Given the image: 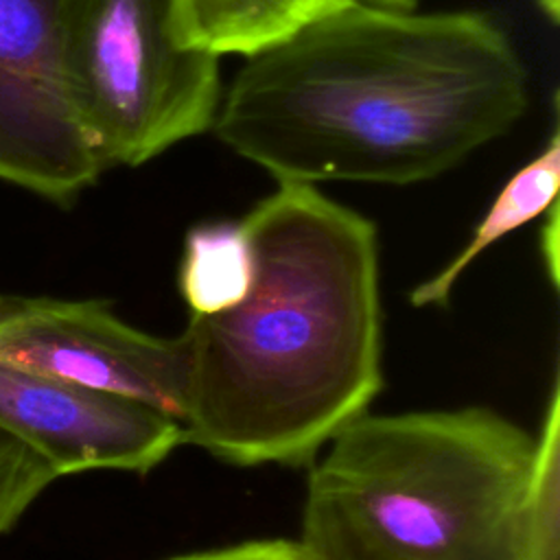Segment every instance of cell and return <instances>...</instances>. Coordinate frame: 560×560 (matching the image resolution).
Wrapping results in <instances>:
<instances>
[{
    "label": "cell",
    "instance_id": "11",
    "mask_svg": "<svg viewBox=\"0 0 560 560\" xmlns=\"http://www.w3.org/2000/svg\"><path fill=\"white\" fill-rule=\"evenodd\" d=\"M518 560H560V389H551L521 503Z\"/></svg>",
    "mask_w": 560,
    "mask_h": 560
},
{
    "label": "cell",
    "instance_id": "1",
    "mask_svg": "<svg viewBox=\"0 0 560 560\" xmlns=\"http://www.w3.org/2000/svg\"><path fill=\"white\" fill-rule=\"evenodd\" d=\"M527 68L481 11L348 0L245 57L212 131L278 182L407 186L508 133Z\"/></svg>",
    "mask_w": 560,
    "mask_h": 560
},
{
    "label": "cell",
    "instance_id": "8",
    "mask_svg": "<svg viewBox=\"0 0 560 560\" xmlns=\"http://www.w3.org/2000/svg\"><path fill=\"white\" fill-rule=\"evenodd\" d=\"M348 0H166L175 39L210 55H254Z\"/></svg>",
    "mask_w": 560,
    "mask_h": 560
},
{
    "label": "cell",
    "instance_id": "9",
    "mask_svg": "<svg viewBox=\"0 0 560 560\" xmlns=\"http://www.w3.org/2000/svg\"><path fill=\"white\" fill-rule=\"evenodd\" d=\"M560 188V133L553 127L547 144L527 164H523L497 192L488 212L477 223L466 247L435 276L413 287L409 300L413 306H446L459 276L488 247L514 230L542 217L558 199Z\"/></svg>",
    "mask_w": 560,
    "mask_h": 560
},
{
    "label": "cell",
    "instance_id": "4",
    "mask_svg": "<svg viewBox=\"0 0 560 560\" xmlns=\"http://www.w3.org/2000/svg\"><path fill=\"white\" fill-rule=\"evenodd\" d=\"M57 52L103 168L140 166L214 125L219 57L175 39L166 0H57Z\"/></svg>",
    "mask_w": 560,
    "mask_h": 560
},
{
    "label": "cell",
    "instance_id": "12",
    "mask_svg": "<svg viewBox=\"0 0 560 560\" xmlns=\"http://www.w3.org/2000/svg\"><path fill=\"white\" fill-rule=\"evenodd\" d=\"M57 477L39 453L0 429V536L20 521Z\"/></svg>",
    "mask_w": 560,
    "mask_h": 560
},
{
    "label": "cell",
    "instance_id": "14",
    "mask_svg": "<svg viewBox=\"0 0 560 560\" xmlns=\"http://www.w3.org/2000/svg\"><path fill=\"white\" fill-rule=\"evenodd\" d=\"M547 223L542 225V254L549 278L553 284H558V201L547 210Z\"/></svg>",
    "mask_w": 560,
    "mask_h": 560
},
{
    "label": "cell",
    "instance_id": "2",
    "mask_svg": "<svg viewBox=\"0 0 560 560\" xmlns=\"http://www.w3.org/2000/svg\"><path fill=\"white\" fill-rule=\"evenodd\" d=\"M241 225L247 295L182 330L184 444L238 466H302L383 387L376 225L300 182H278Z\"/></svg>",
    "mask_w": 560,
    "mask_h": 560
},
{
    "label": "cell",
    "instance_id": "10",
    "mask_svg": "<svg viewBox=\"0 0 560 560\" xmlns=\"http://www.w3.org/2000/svg\"><path fill=\"white\" fill-rule=\"evenodd\" d=\"M254 280V254L241 221H208L188 230L179 289L190 315L236 306Z\"/></svg>",
    "mask_w": 560,
    "mask_h": 560
},
{
    "label": "cell",
    "instance_id": "7",
    "mask_svg": "<svg viewBox=\"0 0 560 560\" xmlns=\"http://www.w3.org/2000/svg\"><path fill=\"white\" fill-rule=\"evenodd\" d=\"M0 429L55 472H149L184 444V427L133 398L0 361Z\"/></svg>",
    "mask_w": 560,
    "mask_h": 560
},
{
    "label": "cell",
    "instance_id": "3",
    "mask_svg": "<svg viewBox=\"0 0 560 560\" xmlns=\"http://www.w3.org/2000/svg\"><path fill=\"white\" fill-rule=\"evenodd\" d=\"M308 475L306 560H518L534 438L492 409L361 413Z\"/></svg>",
    "mask_w": 560,
    "mask_h": 560
},
{
    "label": "cell",
    "instance_id": "13",
    "mask_svg": "<svg viewBox=\"0 0 560 560\" xmlns=\"http://www.w3.org/2000/svg\"><path fill=\"white\" fill-rule=\"evenodd\" d=\"M173 560H306L300 545L291 540H254L225 549L182 556Z\"/></svg>",
    "mask_w": 560,
    "mask_h": 560
},
{
    "label": "cell",
    "instance_id": "5",
    "mask_svg": "<svg viewBox=\"0 0 560 560\" xmlns=\"http://www.w3.org/2000/svg\"><path fill=\"white\" fill-rule=\"evenodd\" d=\"M0 361L144 402L179 424L188 346L118 319L103 302L0 295Z\"/></svg>",
    "mask_w": 560,
    "mask_h": 560
},
{
    "label": "cell",
    "instance_id": "6",
    "mask_svg": "<svg viewBox=\"0 0 560 560\" xmlns=\"http://www.w3.org/2000/svg\"><path fill=\"white\" fill-rule=\"evenodd\" d=\"M103 171L63 90L57 0H0V179L70 203Z\"/></svg>",
    "mask_w": 560,
    "mask_h": 560
}]
</instances>
